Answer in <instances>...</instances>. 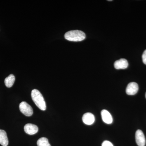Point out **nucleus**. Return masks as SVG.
<instances>
[{
    "instance_id": "obj_1",
    "label": "nucleus",
    "mask_w": 146,
    "mask_h": 146,
    "mask_svg": "<svg viewBox=\"0 0 146 146\" xmlns=\"http://www.w3.org/2000/svg\"><path fill=\"white\" fill-rule=\"evenodd\" d=\"M31 98L35 104L39 109L43 111L46 110V102L40 91L36 89L33 90L31 92Z\"/></svg>"
},
{
    "instance_id": "obj_2",
    "label": "nucleus",
    "mask_w": 146,
    "mask_h": 146,
    "mask_svg": "<svg viewBox=\"0 0 146 146\" xmlns=\"http://www.w3.org/2000/svg\"><path fill=\"white\" fill-rule=\"evenodd\" d=\"M65 39L72 42H80L86 38V35L83 31L79 30L70 31L65 34Z\"/></svg>"
},
{
    "instance_id": "obj_3",
    "label": "nucleus",
    "mask_w": 146,
    "mask_h": 146,
    "mask_svg": "<svg viewBox=\"0 0 146 146\" xmlns=\"http://www.w3.org/2000/svg\"><path fill=\"white\" fill-rule=\"evenodd\" d=\"M19 108L21 112L27 117H30L33 114L32 108L26 102H22L19 105Z\"/></svg>"
},
{
    "instance_id": "obj_4",
    "label": "nucleus",
    "mask_w": 146,
    "mask_h": 146,
    "mask_svg": "<svg viewBox=\"0 0 146 146\" xmlns=\"http://www.w3.org/2000/svg\"><path fill=\"white\" fill-rule=\"evenodd\" d=\"M136 143L138 146H145L146 144V139L145 135L142 130L138 129L135 134Z\"/></svg>"
},
{
    "instance_id": "obj_5",
    "label": "nucleus",
    "mask_w": 146,
    "mask_h": 146,
    "mask_svg": "<svg viewBox=\"0 0 146 146\" xmlns=\"http://www.w3.org/2000/svg\"><path fill=\"white\" fill-rule=\"evenodd\" d=\"M138 89L139 87L137 83L135 82H131L128 84L126 89V92L127 95L133 96L137 94Z\"/></svg>"
},
{
    "instance_id": "obj_6",
    "label": "nucleus",
    "mask_w": 146,
    "mask_h": 146,
    "mask_svg": "<svg viewBox=\"0 0 146 146\" xmlns=\"http://www.w3.org/2000/svg\"><path fill=\"white\" fill-rule=\"evenodd\" d=\"M25 132L29 135H32L35 134L38 132V127L37 126L33 124L28 123L25 125L24 127Z\"/></svg>"
},
{
    "instance_id": "obj_7",
    "label": "nucleus",
    "mask_w": 146,
    "mask_h": 146,
    "mask_svg": "<svg viewBox=\"0 0 146 146\" xmlns=\"http://www.w3.org/2000/svg\"><path fill=\"white\" fill-rule=\"evenodd\" d=\"M82 119L83 123L85 124L91 125L95 122V118L93 114L90 112H87L83 115Z\"/></svg>"
},
{
    "instance_id": "obj_8",
    "label": "nucleus",
    "mask_w": 146,
    "mask_h": 146,
    "mask_svg": "<svg viewBox=\"0 0 146 146\" xmlns=\"http://www.w3.org/2000/svg\"><path fill=\"white\" fill-rule=\"evenodd\" d=\"M128 66L127 60L125 58H121L119 60H116L114 63V67L117 70L125 69Z\"/></svg>"
},
{
    "instance_id": "obj_9",
    "label": "nucleus",
    "mask_w": 146,
    "mask_h": 146,
    "mask_svg": "<svg viewBox=\"0 0 146 146\" xmlns=\"http://www.w3.org/2000/svg\"><path fill=\"white\" fill-rule=\"evenodd\" d=\"M101 116L103 121L106 123L110 124L113 122V119L111 114L107 110H103L101 112Z\"/></svg>"
},
{
    "instance_id": "obj_10",
    "label": "nucleus",
    "mask_w": 146,
    "mask_h": 146,
    "mask_svg": "<svg viewBox=\"0 0 146 146\" xmlns=\"http://www.w3.org/2000/svg\"><path fill=\"white\" fill-rule=\"evenodd\" d=\"M9 144L8 138L5 131L0 129V144L3 146H7Z\"/></svg>"
},
{
    "instance_id": "obj_11",
    "label": "nucleus",
    "mask_w": 146,
    "mask_h": 146,
    "mask_svg": "<svg viewBox=\"0 0 146 146\" xmlns=\"http://www.w3.org/2000/svg\"><path fill=\"white\" fill-rule=\"evenodd\" d=\"M15 81V76L11 74L5 80V86L8 88L12 87Z\"/></svg>"
},
{
    "instance_id": "obj_12",
    "label": "nucleus",
    "mask_w": 146,
    "mask_h": 146,
    "mask_svg": "<svg viewBox=\"0 0 146 146\" xmlns=\"http://www.w3.org/2000/svg\"><path fill=\"white\" fill-rule=\"evenodd\" d=\"M37 146H51L48 140L45 137L39 138L37 141Z\"/></svg>"
},
{
    "instance_id": "obj_13",
    "label": "nucleus",
    "mask_w": 146,
    "mask_h": 146,
    "mask_svg": "<svg viewBox=\"0 0 146 146\" xmlns=\"http://www.w3.org/2000/svg\"><path fill=\"white\" fill-rule=\"evenodd\" d=\"M102 146H114L113 144L109 141H104L102 144Z\"/></svg>"
},
{
    "instance_id": "obj_14",
    "label": "nucleus",
    "mask_w": 146,
    "mask_h": 146,
    "mask_svg": "<svg viewBox=\"0 0 146 146\" xmlns=\"http://www.w3.org/2000/svg\"><path fill=\"white\" fill-rule=\"evenodd\" d=\"M142 59L144 64L146 65V50H145L142 55Z\"/></svg>"
},
{
    "instance_id": "obj_15",
    "label": "nucleus",
    "mask_w": 146,
    "mask_h": 146,
    "mask_svg": "<svg viewBox=\"0 0 146 146\" xmlns=\"http://www.w3.org/2000/svg\"><path fill=\"white\" fill-rule=\"evenodd\" d=\"M145 97H146V94H145Z\"/></svg>"
}]
</instances>
